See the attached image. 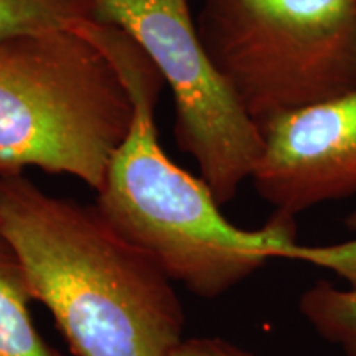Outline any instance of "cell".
Wrapping results in <instances>:
<instances>
[{
	"label": "cell",
	"instance_id": "7a4b0ae2",
	"mask_svg": "<svg viewBox=\"0 0 356 356\" xmlns=\"http://www.w3.org/2000/svg\"><path fill=\"white\" fill-rule=\"evenodd\" d=\"M0 234L74 356H173L185 340L173 280L96 203L0 177Z\"/></svg>",
	"mask_w": 356,
	"mask_h": 356
},
{
	"label": "cell",
	"instance_id": "5b68a950",
	"mask_svg": "<svg viewBox=\"0 0 356 356\" xmlns=\"http://www.w3.org/2000/svg\"><path fill=\"white\" fill-rule=\"evenodd\" d=\"M97 20L144 50L170 88L178 150L197 162L220 204L236 198L262 150L261 127L200 38L188 0H95Z\"/></svg>",
	"mask_w": 356,
	"mask_h": 356
},
{
	"label": "cell",
	"instance_id": "277c9868",
	"mask_svg": "<svg viewBox=\"0 0 356 356\" xmlns=\"http://www.w3.org/2000/svg\"><path fill=\"white\" fill-rule=\"evenodd\" d=\"M197 29L257 124L356 89V0H202Z\"/></svg>",
	"mask_w": 356,
	"mask_h": 356
},
{
	"label": "cell",
	"instance_id": "52a82bcc",
	"mask_svg": "<svg viewBox=\"0 0 356 356\" xmlns=\"http://www.w3.org/2000/svg\"><path fill=\"white\" fill-rule=\"evenodd\" d=\"M32 300L19 257L0 234V356H63L35 327Z\"/></svg>",
	"mask_w": 356,
	"mask_h": 356
},
{
	"label": "cell",
	"instance_id": "8992f818",
	"mask_svg": "<svg viewBox=\"0 0 356 356\" xmlns=\"http://www.w3.org/2000/svg\"><path fill=\"white\" fill-rule=\"evenodd\" d=\"M252 184L274 213L296 218L356 195V89L259 122Z\"/></svg>",
	"mask_w": 356,
	"mask_h": 356
},
{
	"label": "cell",
	"instance_id": "30bf717a",
	"mask_svg": "<svg viewBox=\"0 0 356 356\" xmlns=\"http://www.w3.org/2000/svg\"><path fill=\"white\" fill-rule=\"evenodd\" d=\"M173 356H254L249 351L222 338L200 337L186 338L175 350Z\"/></svg>",
	"mask_w": 356,
	"mask_h": 356
},
{
	"label": "cell",
	"instance_id": "6da1fadb",
	"mask_svg": "<svg viewBox=\"0 0 356 356\" xmlns=\"http://www.w3.org/2000/svg\"><path fill=\"white\" fill-rule=\"evenodd\" d=\"M79 29L108 53L132 101L131 127L95 202L115 228L203 299L222 296L275 257L317 266L320 246L296 241V218L274 213L259 229L239 228L210 186L168 157L155 124L165 83L139 44L106 22Z\"/></svg>",
	"mask_w": 356,
	"mask_h": 356
},
{
	"label": "cell",
	"instance_id": "ba28073f",
	"mask_svg": "<svg viewBox=\"0 0 356 356\" xmlns=\"http://www.w3.org/2000/svg\"><path fill=\"white\" fill-rule=\"evenodd\" d=\"M97 20L95 0H0V43Z\"/></svg>",
	"mask_w": 356,
	"mask_h": 356
},
{
	"label": "cell",
	"instance_id": "9c48e42d",
	"mask_svg": "<svg viewBox=\"0 0 356 356\" xmlns=\"http://www.w3.org/2000/svg\"><path fill=\"white\" fill-rule=\"evenodd\" d=\"M299 310L325 341L345 356H356L355 289H338L320 280L302 293Z\"/></svg>",
	"mask_w": 356,
	"mask_h": 356
},
{
	"label": "cell",
	"instance_id": "3957f363",
	"mask_svg": "<svg viewBox=\"0 0 356 356\" xmlns=\"http://www.w3.org/2000/svg\"><path fill=\"white\" fill-rule=\"evenodd\" d=\"M131 122L121 73L83 30L0 43V177L38 168L97 191Z\"/></svg>",
	"mask_w": 356,
	"mask_h": 356
}]
</instances>
